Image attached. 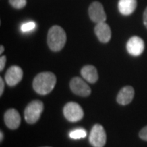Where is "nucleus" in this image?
I'll return each mask as SVG.
<instances>
[{
	"instance_id": "nucleus-1",
	"label": "nucleus",
	"mask_w": 147,
	"mask_h": 147,
	"mask_svg": "<svg viewBox=\"0 0 147 147\" xmlns=\"http://www.w3.org/2000/svg\"><path fill=\"white\" fill-rule=\"evenodd\" d=\"M57 82L56 76L51 71L38 74L33 82L34 91L40 95H47L54 89Z\"/></svg>"
},
{
	"instance_id": "nucleus-2",
	"label": "nucleus",
	"mask_w": 147,
	"mask_h": 147,
	"mask_svg": "<svg viewBox=\"0 0 147 147\" xmlns=\"http://www.w3.org/2000/svg\"><path fill=\"white\" fill-rule=\"evenodd\" d=\"M66 34L64 29L58 25H54L49 30L47 43L51 51L57 52L61 50L65 45Z\"/></svg>"
},
{
	"instance_id": "nucleus-3",
	"label": "nucleus",
	"mask_w": 147,
	"mask_h": 147,
	"mask_svg": "<svg viewBox=\"0 0 147 147\" xmlns=\"http://www.w3.org/2000/svg\"><path fill=\"white\" fill-rule=\"evenodd\" d=\"M44 110V104L40 100L31 102L24 111L25 121L29 124H34L39 120Z\"/></svg>"
},
{
	"instance_id": "nucleus-4",
	"label": "nucleus",
	"mask_w": 147,
	"mask_h": 147,
	"mask_svg": "<svg viewBox=\"0 0 147 147\" xmlns=\"http://www.w3.org/2000/svg\"><path fill=\"white\" fill-rule=\"evenodd\" d=\"M63 115L67 121L77 122L84 117V112L81 106L76 102H68L63 108Z\"/></svg>"
},
{
	"instance_id": "nucleus-5",
	"label": "nucleus",
	"mask_w": 147,
	"mask_h": 147,
	"mask_svg": "<svg viewBox=\"0 0 147 147\" xmlns=\"http://www.w3.org/2000/svg\"><path fill=\"white\" fill-rule=\"evenodd\" d=\"M89 142L93 147H104L106 142V134L102 125L96 124L91 129Z\"/></svg>"
},
{
	"instance_id": "nucleus-6",
	"label": "nucleus",
	"mask_w": 147,
	"mask_h": 147,
	"mask_svg": "<svg viewBox=\"0 0 147 147\" xmlns=\"http://www.w3.org/2000/svg\"><path fill=\"white\" fill-rule=\"evenodd\" d=\"M69 87L74 94L81 97H87L91 94V90L89 86L79 77H74L69 82Z\"/></svg>"
},
{
	"instance_id": "nucleus-7",
	"label": "nucleus",
	"mask_w": 147,
	"mask_h": 147,
	"mask_svg": "<svg viewBox=\"0 0 147 147\" xmlns=\"http://www.w3.org/2000/svg\"><path fill=\"white\" fill-rule=\"evenodd\" d=\"M89 15L91 21L96 24L105 22L107 19L104 7L99 1H94L89 5Z\"/></svg>"
},
{
	"instance_id": "nucleus-8",
	"label": "nucleus",
	"mask_w": 147,
	"mask_h": 147,
	"mask_svg": "<svg viewBox=\"0 0 147 147\" xmlns=\"http://www.w3.org/2000/svg\"><path fill=\"white\" fill-rule=\"evenodd\" d=\"M144 42L138 36H133L127 41V50L132 56H139L144 50Z\"/></svg>"
},
{
	"instance_id": "nucleus-9",
	"label": "nucleus",
	"mask_w": 147,
	"mask_h": 147,
	"mask_svg": "<svg viewBox=\"0 0 147 147\" xmlns=\"http://www.w3.org/2000/svg\"><path fill=\"white\" fill-rule=\"evenodd\" d=\"M23 71L21 67L16 65L11 66L5 75V80L8 85L12 87L16 85L23 78Z\"/></svg>"
},
{
	"instance_id": "nucleus-10",
	"label": "nucleus",
	"mask_w": 147,
	"mask_h": 147,
	"mask_svg": "<svg viewBox=\"0 0 147 147\" xmlns=\"http://www.w3.org/2000/svg\"><path fill=\"white\" fill-rule=\"evenodd\" d=\"M21 116L16 109L11 108L4 114V122L6 126L11 129H16L21 125Z\"/></svg>"
},
{
	"instance_id": "nucleus-11",
	"label": "nucleus",
	"mask_w": 147,
	"mask_h": 147,
	"mask_svg": "<svg viewBox=\"0 0 147 147\" xmlns=\"http://www.w3.org/2000/svg\"><path fill=\"white\" fill-rule=\"evenodd\" d=\"M95 33L98 40L102 43H107L111 38V29L109 25L105 22L96 24L95 27Z\"/></svg>"
},
{
	"instance_id": "nucleus-12",
	"label": "nucleus",
	"mask_w": 147,
	"mask_h": 147,
	"mask_svg": "<svg viewBox=\"0 0 147 147\" xmlns=\"http://www.w3.org/2000/svg\"><path fill=\"white\" fill-rule=\"evenodd\" d=\"M134 93H135V91H134V88L131 86H126V87H123L117 95V102L121 105H127L133 100Z\"/></svg>"
},
{
	"instance_id": "nucleus-13",
	"label": "nucleus",
	"mask_w": 147,
	"mask_h": 147,
	"mask_svg": "<svg viewBox=\"0 0 147 147\" xmlns=\"http://www.w3.org/2000/svg\"><path fill=\"white\" fill-rule=\"evenodd\" d=\"M137 6L136 0H119L118 8L123 15L128 16L135 11Z\"/></svg>"
},
{
	"instance_id": "nucleus-14",
	"label": "nucleus",
	"mask_w": 147,
	"mask_h": 147,
	"mask_svg": "<svg viewBox=\"0 0 147 147\" xmlns=\"http://www.w3.org/2000/svg\"><path fill=\"white\" fill-rule=\"evenodd\" d=\"M80 73L84 80L90 83H95L98 80V73L97 69L93 65H87L84 66L81 69Z\"/></svg>"
},
{
	"instance_id": "nucleus-15",
	"label": "nucleus",
	"mask_w": 147,
	"mask_h": 147,
	"mask_svg": "<svg viewBox=\"0 0 147 147\" xmlns=\"http://www.w3.org/2000/svg\"><path fill=\"white\" fill-rule=\"evenodd\" d=\"M69 136L71 139H81L87 136V131L83 128H77L69 132Z\"/></svg>"
},
{
	"instance_id": "nucleus-16",
	"label": "nucleus",
	"mask_w": 147,
	"mask_h": 147,
	"mask_svg": "<svg viewBox=\"0 0 147 147\" xmlns=\"http://www.w3.org/2000/svg\"><path fill=\"white\" fill-rule=\"evenodd\" d=\"M9 3L16 9H21L27 4V0H9Z\"/></svg>"
},
{
	"instance_id": "nucleus-17",
	"label": "nucleus",
	"mask_w": 147,
	"mask_h": 147,
	"mask_svg": "<svg viewBox=\"0 0 147 147\" xmlns=\"http://www.w3.org/2000/svg\"><path fill=\"white\" fill-rule=\"evenodd\" d=\"M36 23H34V22L33 21H29L27 22V23H23V25H21V29L23 32H29L34 30V29L36 28Z\"/></svg>"
},
{
	"instance_id": "nucleus-18",
	"label": "nucleus",
	"mask_w": 147,
	"mask_h": 147,
	"mask_svg": "<svg viewBox=\"0 0 147 147\" xmlns=\"http://www.w3.org/2000/svg\"><path fill=\"white\" fill-rule=\"evenodd\" d=\"M139 136L144 141H147V126L143 127L139 132Z\"/></svg>"
},
{
	"instance_id": "nucleus-19",
	"label": "nucleus",
	"mask_w": 147,
	"mask_h": 147,
	"mask_svg": "<svg viewBox=\"0 0 147 147\" xmlns=\"http://www.w3.org/2000/svg\"><path fill=\"white\" fill-rule=\"evenodd\" d=\"M6 63V57L3 55L0 57V71H3Z\"/></svg>"
},
{
	"instance_id": "nucleus-20",
	"label": "nucleus",
	"mask_w": 147,
	"mask_h": 147,
	"mask_svg": "<svg viewBox=\"0 0 147 147\" xmlns=\"http://www.w3.org/2000/svg\"><path fill=\"white\" fill-rule=\"evenodd\" d=\"M4 90V82H3V78L0 77V96H1Z\"/></svg>"
},
{
	"instance_id": "nucleus-21",
	"label": "nucleus",
	"mask_w": 147,
	"mask_h": 147,
	"mask_svg": "<svg viewBox=\"0 0 147 147\" xmlns=\"http://www.w3.org/2000/svg\"><path fill=\"white\" fill-rule=\"evenodd\" d=\"M143 21H144V25L147 29V7L145 9L144 14H143Z\"/></svg>"
},
{
	"instance_id": "nucleus-22",
	"label": "nucleus",
	"mask_w": 147,
	"mask_h": 147,
	"mask_svg": "<svg viewBox=\"0 0 147 147\" xmlns=\"http://www.w3.org/2000/svg\"><path fill=\"white\" fill-rule=\"evenodd\" d=\"M3 51H4V47L3 45H1V47H0V54H2Z\"/></svg>"
},
{
	"instance_id": "nucleus-23",
	"label": "nucleus",
	"mask_w": 147,
	"mask_h": 147,
	"mask_svg": "<svg viewBox=\"0 0 147 147\" xmlns=\"http://www.w3.org/2000/svg\"><path fill=\"white\" fill-rule=\"evenodd\" d=\"M3 139V132L1 131H0V141L2 142Z\"/></svg>"
},
{
	"instance_id": "nucleus-24",
	"label": "nucleus",
	"mask_w": 147,
	"mask_h": 147,
	"mask_svg": "<svg viewBox=\"0 0 147 147\" xmlns=\"http://www.w3.org/2000/svg\"><path fill=\"white\" fill-rule=\"evenodd\" d=\"M45 147H49V146H45Z\"/></svg>"
}]
</instances>
